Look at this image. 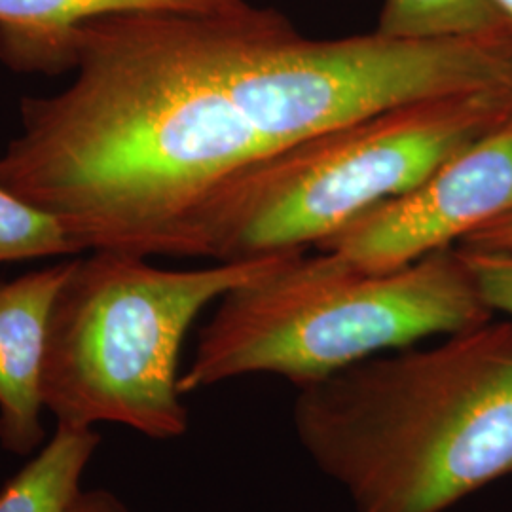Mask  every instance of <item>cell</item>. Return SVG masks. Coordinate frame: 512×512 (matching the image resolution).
<instances>
[{"label":"cell","mask_w":512,"mask_h":512,"mask_svg":"<svg viewBox=\"0 0 512 512\" xmlns=\"http://www.w3.org/2000/svg\"><path fill=\"white\" fill-rule=\"evenodd\" d=\"M511 118L507 86L423 97L321 131L220 186L190 222L184 256L306 253Z\"/></svg>","instance_id":"obj_4"},{"label":"cell","mask_w":512,"mask_h":512,"mask_svg":"<svg viewBox=\"0 0 512 512\" xmlns=\"http://www.w3.org/2000/svg\"><path fill=\"white\" fill-rule=\"evenodd\" d=\"M65 512H129V509L109 490H82Z\"/></svg>","instance_id":"obj_14"},{"label":"cell","mask_w":512,"mask_h":512,"mask_svg":"<svg viewBox=\"0 0 512 512\" xmlns=\"http://www.w3.org/2000/svg\"><path fill=\"white\" fill-rule=\"evenodd\" d=\"M495 6L499 8V12L509 21L512 29V0H494Z\"/></svg>","instance_id":"obj_15"},{"label":"cell","mask_w":512,"mask_h":512,"mask_svg":"<svg viewBox=\"0 0 512 512\" xmlns=\"http://www.w3.org/2000/svg\"><path fill=\"white\" fill-rule=\"evenodd\" d=\"M490 319L458 247L391 272L300 255L220 298L179 387L186 395L251 374L300 387Z\"/></svg>","instance_id":"obj_3"},{"label":"cell","mask_w":512,"mask_h":512,"mask_svg":"<svg viewBox=\"0 0 512 512\" xmlns=\"http://www.w3.org/2000/svg\"><path fill=\"white\" fill-rule=\"evenodd\" d=\"M0 59L74 71L61 92L21 99L0 186L82 251L147 258L184 256L203 203L283 148L408 101L512 86L509 37L310 38L249 4L0 31Z\"/></svg>","instance_id":"obj_1"},{"label":"cell","mask_w":512,"mask_h":512,"mask_svg":"<svg viewBox=\"0 0 512 512\" xmlns=\"http://www.w3.org/2000/svg\"><path fill=\"white\" fill-rule=\"evenodd\" d=\"M82 253L52 213L0 186V264Z\"/></svg>","instance_id":"obj_11"},{"label":"cell","mask_w":512,"mask_h":512,"mask_svg":"<svg viewBox=\"0 0 512 512\" xmlns=\"http://www.w3.org/2000/svg\"><path fill=\"white\" fill-rule=\"evenodd\" d=\"M99 444L93 427L57 423L54 435L0 490V512L67 511Z\"/></svg>","instance_id":"obj_8"},{"label":"cell","mask_w":512,"mask_h":512,"mask_svg":"<svg viewBox=\"0 0 512 512\" xmlns=\"http://www.w3.org/2000/svg\"><path fill=\"white\" fill-rule=\"evenodd\" d=\"M461 247H475V249H492V251H509L512 253V213L492 220L484 228H480L469 238L459 243Z\"/></svg>","instance_id":"obj_13"},{"label":"cell","mask_w":512,"mask_h":512,"mask_svg":"<svg viewBox=\"0 0 512 512\" xmlns=\"http://www.w3.org/2000/svg\"><path fill=\"white\" fill-rule=\"evenodd\" d=\"M306 253L164 270L147 256L90 251L71 262L50 315L42 399L57 423H116L148 439L183 437L186 332L209 304Z\"/></svg>","instance_id":"obj_5"},{"label":"cell","mask_w":512,"mask_h":512,"mask_svg":"<svg viewBox=\"0 0 512 512\" xmlns=\"http://www.w3.org/2000/svg\"><path fill=\"white\" fill-rule=\"evenodd\" d=\"M293 425L353 512H446L512 475V323L300 385Z\"/></svg>","instance_id":"obj_2"},{"label":"cell","mask_w":512,"mask_h":512,"mask_svg":"<svg viewBox=\"0 0 512 512\" xmlns=\"http://www.w3.org/2000/svg\"><path fill=\"white\" fill-rule=\"evenodd\" d=\"M71 262L0 283V446L33 456L46 442L42 372L55 296Z\"/></svg>","instance_id":"obj_7"},{"label":"cell","mask_w":512,"mask_h":512,"mask_svg":"<svg viewBox=\"0 0 512 512\" xmlns=\"http://www.w3.org/2000/svg\"><path fill=\"white\" fill-rule=\"evenodd\" d=\"M458 251L488 310L512 317V253L461 245Z\"/></svg>","instance_id":"obj_12"},{"label":"cell","mask_w":512,"mask_h":512,"mask_svg":"<svg viewBox=\"0 0 512 512\" xmlns=\"http://www.w3.org/2000/svg\"><path fill=\"white\" fill-rule=\"evenodd\" d=\"M391 40H454L512 35L494 0H385L378 25Z\"/></svg>","instance_id":"obj_9"},{"label":"cell","mask_w":512,"mask_h":512,"mask_svg":"<svg viewBox=\"0 0 512 512\" xmlns=\"http://www.w3.org/2000/svg\"><path fill=\"white\" fill-rule=\"evenodd\" d=\"M247 4L245 0H0V31L48 33L86 19L128 12L213 14Z\"/></svg>","instance_id":"obj_10"},{"label":"cell","mask_w":512,"mask_h":512,"mask_svg":"<svg viewBox=\"0 0 512 512\" xmlns=\"http://www.w3.org/2000/svg\"><path fill=\"white\" fill-rule=\"evenodd\" d=\"M512 213V118L421 183L349 220L315 249L361 272H391L454 247Z\"/></svg>","instance_id":"obj_6"}]
</instances>
